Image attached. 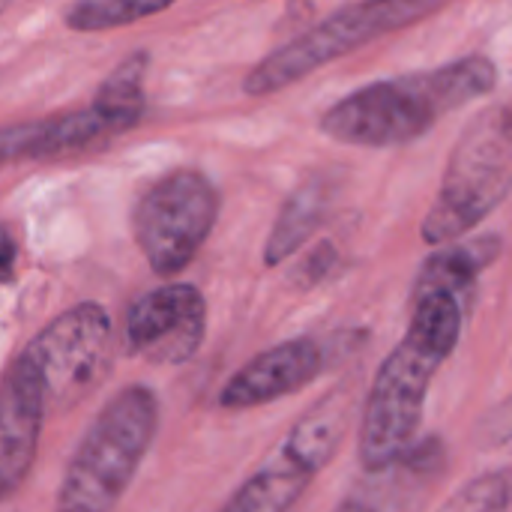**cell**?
Masks as SVG:
<instances>
[{
  "label": "cell",
  "mask_w": 512,
  "mask_h": 512,
  "mask_svg": "<svg viewBox=\"0 0 512 512\" xmlns=\"http://www.w3.org/2000/svg\"><path fill=\"white\" fill-rule=\"evenodd\" d=\"M468 306L450 291H426L414 297V315L402 342L384 357L369 387L357 456L372 474L393 468L417 441L429 387L447 357L456 351Z\"/></svg>",
  "instance_id": "6da1fadb"
},
{
  "label": "cell",
  "mask_w": 512,
  "mask_h": 512,
  "mask_svg": "<svg viewBox=\"0 0 512 512\" xmlns=\"http://www.w3.org/2000/svg\"><path fill=\"white\" fill-rule=\"evenodd\" d=\"M498 66L483 54H468L426 72H408L357 87L333 102L318 126L339 144L399 147L423 138L447 114L489 96Z\"/></svg>",
  "instance_id": "7a4b0ae2"
},
{
  "label": "cell",
  "mask_w": 512,
  "mask_h": 512,
  "mask_svg": "<svg viewBox=\"0 0 512 512\" xmlns=\"http://www.w3.org/2000/svg\"><path fill=\"white\" fill-rule=\"evenodd\" d=\"M159 429L150 387H123L87 426L57 489L54 512H114Z\"/></svg>",
  "instance_id": "3957f363"
},
{
  "label": "cell",
  "mask_w": 512,
  "mask_h": 512,
  "mask_svg": "<svg viewBox=\"0 0 512 512\" xmlns=\"http://www.w3.org/2000/svg\"><path fill=\"white\" fill-rule=\"evenodd\" d=\"M512 186V117L507 105L480 111L456 141L438 198L423 219V240L447 246L495 213Z\"/></svg>",
  "instance_id": "277c9868"
},
{
  "label": "cell",
  "mask_w": 512,
  "mask_h": 512,
  "mask_svg": "<svg viewBox=\"0 0 512 512\" xmlns=\"http://www.w3.org/2000/svg\"><path fill=\"white\" fill-rule=\"evenodd\" d=\"M441 3L444 0H351L342 9L330 12L324 21L294 36L288 45L270 51L255 69H249V75L243 78V93H279L309 78L321 66L426 18Z\"/></svg>",
  "instance_id": "5b68a950"
},
{
  "label": "cell",
  "mask_w": 512,
  "mask_h": 512,
  "mask_svg": "<svg viewBox=\"0 0 512 512\" xmlns=\"http://www.w3.org/2000/svg\"><path fill=\"white\" fill-rule=\"evenodd\" d=\"M354 417V393L336 387L288 432L279 453L255 471L219 512H288L309 483L333 462Z\"/></svg>",
  "instance_id": "8992f818"
},
{
  "label": "cell",
  "mask_w": 512,
  "mask_h": 512,
  "mask_svg": "<svg viewBox=\"0 0 512 512\" xmlns=\"http://www.w3.org/2000/svg\"><path fill=\"white\" fill-rule=\"evenodd\" d=\"M219 189L198 168H174L144 189L132 213L135 243L162 279L183 273L219 219Z\"/></svg>",
  "instance_id": "52a82bcc"
},
{
  "label": "cell",
  "mask_w": 512,
  "mask_h": 512,
  "mask_svg": "<svg viewBox=\"0 0 512 512\" xmlns=\"http://www.w3.org/2000/svg\"><path fill=\"white\" fill-rule=\"evenodd\" d=\"M21 354L42 384L45 414H66L108 375L111 315L99 303H78L51 318Z\"/></svg>",
  "instance_id": "ba28073f"
},
{
  "label": "cell",
  "mask_w": 512,
  "mask_h": 512,
  "mask_svg": "<svg viewBox=\"0 0 512 512\" xmlns=\"http://www.w3.org/2000/svg\"><path fill=\"white\" fill-rule=\"evenodd\" d=\"M207 336V300L189 282H168L141 294L123 318V345L153 366L189 363Z\"/></svg>",
  "instance_id": "9c48e42d"
},
{
  "label": "cell",
  "mask_w": 512,
  "mask_h": 512,
  "mask_svg": "<svg viewBox=\"0 0 512 512\" xmlns=\"http://www.w3.org/2000/svg\"><path fill=\"white\" fill-rule=\"evenodd\" d=\"M45 417L42 384L27 357L18 354L0 378V504L24 486Z\"/></svg>",
  "instance_id": "30bf717a"
},
{
  "label": "cell",
  "mask_w": 512,
  "mask_h": 512,
  "mask_svg": "<svg viewBox=\"0 0 512 512\" xmlns=\"http://www.w3.org/2000/svg\"><path fill=\"white\" fill-rule=\"evenodd\" d=\"M324 372V345L312 339H288L255 354L219 390V408L252 411L309 387Z\"/></svg>",
  "instance_id": "8fae6325"
},
{
  "label": "cell",
  "mask_w": 512,
  "mask_h": 512,
  "mask_svg": "<svg viewBox=\"0 0 512 512\" xmlns=\"http://www.w3.org/2000/svg\"><path fill=\"white\" fill-rule=\"evenodd\" d=\"M501 252H504V240L498 234L441 246L423 261L417 282H414V297L426 291H450L465 306H471L480 273L489 270L501 258Z\"/></svg>",
  "instance_id": "7c38bea8"
},
{
  "label": "cell",
  "mask_w": 512,
  "mask_h": 512,
  "mask_svg": "<svg viewBox=\"0 0 512 512\" xmlns=\"http://www.w3.org/2000/svg\"><path fill=\"white\" fill-rule=\"evenodd\" d=\"M330 204H333V180L327 174H315L306 183H300L288 195V201L282 204V210L270 228V237L264 243V264L279 267L291 255H297L303 249V243L327 219Z\"/></svg>",
  "instance_id": "4fadbf2b"
},
{
  "label": "cell",
  "mask_w": 512,
  "mask_h": 512,
  "mask_svg": "<svg viewBox=\"0 0 512 512\" xmlns=\"http://www.w3.org/2000/svg\"><path fill=\"white\" fill-rule=\"evenodd\" d=\"M147 69H150L147 51H135L129 57H123L114 66V72L99 84L90 105L99 108L108 120H114L123 132L135 129L144 117V108H147V99H144Z\"/></svg>",
  "instance_id": "5bb4252c"
},
{
  "label": "cell",
  "mask_w": 512,
  "mask_h": 512,
  "mask_svg": "<svg viewBox=\"0 0 512 512\" xmlns=\"http://www.w3.org/2000/svg\"><path fill=\"white\" fill-rule=\"evenodd\" d=\"M177 0H75L63 21L75 33H102L138 24L150 15L171 9Z\"/></svg>",
  "instance_id": "9a60e30c"
},
{
  "label": "cell",
  "mask_w": 512,
  "mask_h": 512,
  "mask_svg": "<svg viewBox=\"0 0 512 512\" xmlns=\"http://www.w3.org/2000/svg\"><path fill=\"white\" fill-rule=\"evenodd\" d=\"M510 471H489L468 480L453 498H447L438 512H507L510 510Z\"/></svg>",
  "instance_id": "2e32d148"
},
{
  "label": "cell",
  "mask_w": 512,
  "mask_h": 512,
  "mask_svg": "<svg viewBox=\"0 0 512 512\" xmlns=\"http://www.w3.org/2000/svg\"><path fill=\"white\" fill-rule=\"evenodd\" d=\"M42 138H45V120L0 126V168L24 159L42 162Z\"/></svg>",
  "instance_id": "e0dca14e"
},
{
  "label": "cell",
  "mask_w": 512,
  "mask_h": 512,
  "mask_svg": "<svg viewBox=\"0 0 512 512\" xmlns=\"http://www.w3.org/2000/svg\"><path fill=\"white\" fill-rule=\"evenodd\" d=\"M336 261H339V252L333 249V243H321V246H315L306 255V261L300 264V270H294V282H300L303 288H312V285L324 282L333 273Z\"/></svg>",
  "instance_id": "ac0fdd59"
},
{
  "label": "cell",
  "mask_w": 512,
  "mask_h": 512,
  "mask_svg": "<svg viewBox=\"0 0 512 512\" xmlns=\"http://www.w3.org/2000/svg\"><path fill=\"white\" fill-rule=\"evenodd\" d=\"M15 276V240L0 225V282H9Z\"/></svg>",
  "instance_id": "d6986e66"
},
{
  "label": "cell",
  "mask_w": 512,
  "mask_h": 512,
  "mask_svg": "<svg viewBox=\"0 0 512 512\" xmlns=\"http://www.w3.org/2000/svg\"><path fill=\"white\" fill-rule=\"evenodd\" d=\"M336 512H375L366 501H360V498H351V501H345V504H339V510Z\"/></svg>",
  "instance_id": "ffe728a7"
},
{
  "label": "cell",
  "mask_w": 512,
  "mask_h": 512,
  "mask_svg": "<svg viewBox=\"0 0 512 512\" xmlns=\"http://www.w3.org/2000/svg\"><path fill=\"white\" fill-rule=\"evenodd\" d=\"M6 3H9V0H0V12H3V9H6Z\"/></svg>",
  "instance_id": "44dd1931"
}]
</instances>
